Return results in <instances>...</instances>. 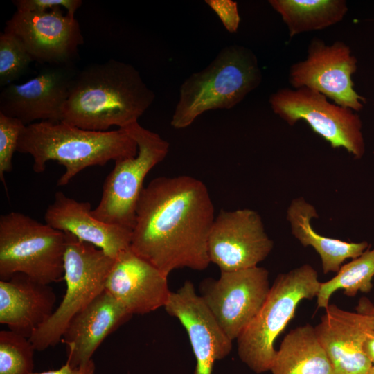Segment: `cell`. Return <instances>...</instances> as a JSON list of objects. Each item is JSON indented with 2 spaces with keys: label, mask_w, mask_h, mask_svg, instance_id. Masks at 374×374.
<instances>
[{
  "label": "cell",
  "mask_w": 374,
  "mask_h": 374,
  "mask_svg": "<svg viewBox=\"0 0 374 374\" xmlns=\"http://www.w3.org/2000/svg\"><path fill=\"white\" fill-rule=\"evenodd\" d=\"M215 208L206 185L188 175L159 177L139 197L131 249L168 276L177 269L208 267Z\"/></svg>",
  "instance_id": "obj_1"
},
{
  "label": "cell",
  "mask_w": 374,
  "mask_h": 374,
  "mask_svg": "<svg viewBox=\"0 0 374 374\" xmlns=\"http://www.w3.org/2000/svg\"><path fill=\"white\" fill-rule=\"evenodd\" d=\"M154 98L132 64L110 59L77 72L62 121L93 131L124 128L138 122Z\"/></svg>",
  "instance_id": "obj_2"
},
{
  "label": "cell",
  "mask_w": 374,
  "mask_h": 374,
  "mask_svg": "<svg viewBox=\"0 0 374 374\" xmlns=\"http://www.w3.org/2000/svg\"><path fill=\"white\" fill-rule=\"evenodd\" d=\"M17 152L32 156L37 173L44 172L49 161L64 166L65 172L57 182L63 186L88 167L136 156L138 146L123 128L93 131L62 121H41L24 127Z\"/></svg>",
  "instance_id": "obj_3"
},
{
  "label": "cell",
  "mask_w": 374,
  "mask_h": 374,
  "mask_svg": "<svg viewBox=\"0 0 374 374\" xmlns=\"http://www.w3.org/2000/svg\"><path fill=\"white\" fill-rule=\"evenodd\" d=\"M261 80V70L251 50L239 45L224 47L206 68L182 82L170 124L184 129L208 110L231 109Z\"/></svg>",
  "instance_id": "obj_4"
},
{
  "label": "cell",
  "mask_w": 374,
  "mask_h": 374,
  "mask_svg": "<svg viewBox=\"0 0 374 374\" xmlns=\"http://www.w3.org/2000/svg\"><path fill=\"white\" fill-rule=\"evenodd\" d=\"M321 283L309 264L276 276L261 310L237 339L238 356L252 371H270L276 354V339L299 303L317 296Z\"/></svg>",
  "instance_id": "obj_5"
},
{
  "label": "cell",
  "mask_w": 374,
  "mask_h": 374,
  "mask_svg": "<svg viewBox=\"0 0 374 374\" xmlns=\"http://www.w3.org/2000/svg\"><path fill=\"white\" fill-rule=\"evenodd\" d=\"M66 235L19 212L0 216V280L24 274L49 285L64 277Z\"/></svg>",
  "instance_id": "obj_6"
},
{
  "label": "cell",
  "mask_w": 374,
  "mask_h": 374,
  "mask_svg": "<svg viewBox=\"0 0 374 374\" xmlns=\"http://www.w3.org/2000/svg\"><path fill=\"white\" fill-rule=\"evenodd\" d=\"M66 235L64 277L66 292L49 319L29 338L35 349L44 350L61 341L71 319L105 290L114 258L69 233Z\"/></svg>",
  "instance_id": "obj_7"
},
{
  "label": "cell",
  "mask_w": 374,
  "mask_h": 374,
  "mask_svg": "<svg viewBox=\"0 0 374 374\" xmlns=\"http://www.w3.org/2000/svg\"><path fill=\"white\" fill-rule=\"evenodd\" d=\"M138 146L136 156L115 161L103 186L100 200L91 211L96 219L132 230L136 208L148 173L162 161L169 150V143L159 134L135 122L124 128Z\"/></svg>",
  "instance_id": "obj_8"
},
{
  "label": "cell",
  "mask_w": 374,
  "mask_h": 374,
  "mask_svg": "<svg viewBox=\"0 0 374 374\" xmlns=\"http://www.w3.org/2000/svg\"><path fill=\"white\" fill-rule=\"evenodd\" d=\"M273 112L294 125L303 120L333 148H344L355 159L366 151L360 117L353 109L328 101L322 93L306 88L281 89L269 97Z\"/></svg>",
  "instance_id": "obj_9"
},
{
  "label": "cell",
  "mask_w": 374,
  "mask_h": 374,
  "mask_svg": "<svg viewBox=\"0 0 374 374\" xmlns=\"http://www.w3.org/2000/svg\"><path fill=\"white\" fill-rule=\"evenodd\" d=\"M202 295L220 327L237 339L257 316L270 291L269 271L261 267L221 271L202 283Z\"/></svg>",
  "instance_id": "obj_10"
},
{
  "label": "cell",
  "mask_w": 374,
  "mask_h": 374,
  "mask_svg": "<svg viewBox=\"0 0 374 374\" xmlns=\"http://www.w3.org/2000/svg\"><path fill=\"white\" fill-rule=\"evenodd\" d=\"M357 62L344 42L328 45L314 38L309 45L306 59L292 65L289 81L294 89L317 91L338 105L359 112L366 99L353 88L351 76L357 71Z\"/></svg>",
  "instance_id": "obj_11"
},
{
  "label": "cell",
  "mask_w": 374,
  "mask_h": 374,
  "mask_svg": "<svg viewBox=\"0 0 374 374\" xmlns=\"http://www.w3.org/2000/svg\"><path fill=\"white\" fill-rule=\"evenodd\" d=\"M273 247L260 215L250 208L222 210L214 220L207 242L210 262L221 271L256 267Z\"/></svg>",
  "instance_id": "obj_12"
},
{
  "label": "cell",
  "mask_w": 374,
  "mask_h": 374,
  "mask_svg": "<svg viewBox=\"0 0 374 374\" xmlns=\"http://www.w3.org/2000/svg\"><path fill=\"white\" fill-rule=\"evenodd\" d=\"M5 30L15 35L33 61L48 65L73 64L78 46L84 43L75 19L61 8L44 12L16 10Z\"/></svg>",
  "instance_id": "obj_13"
},
{
  "label": "cell",
  "mask_w": 374,
  "mask_h": 374,
  "mask_svg": "<svg viewBox=\"0 0 374 374\" xmlns=\"http://www.w3.org/2000/svg\"><path fill=\"white\" fill-rule=\"evenodd\" d=\"M78 71L73 64L48 65L24 83L2 87L0 113L26 125L62 121V109Z\"/></svg>",
  "instance_id": "obj_14"
},
{
  "label": "cell",
  "mask_w": 374,
  "mask_h": 374,
  "mask_svg": "<svg viewBox=\"0 0 374 374\" xmlns=\"http://www.w3.org/2000/svg\"><path fill=\"white\" fill-rule=\"evenodd\" d=\"M186 329L196 359L194 374H211L214 363L232 350V340L224 333L192 282L186 280L172 292L164 306Z\"/></svg>",
  "instance_id": "obj_15"
},
{
  "label": "cell",
  "mask_w": 374,
  "mask_h": 374,
  "mask_svg": "<svg viewBox=\"0 0 374 374\" xmlns=\"http://www.w3.org/2000/svg\"><path fill=\"white\" fill-rule=\"evenodd\" d=\"M314 330L331 363L333 374H365L373 363L364 350L374 318L329 304Z\"/></svg>",
  "instance_id": "obj_16"
},
{
  "label": "cell",
  "mask_w": 374,
  "mask_h": 374,
  "mask_svg": "<svg viewBox=\"0 0 374 374\" xmlns=\"http://www.w3.org/2000/svg\"><path fill=\"white\" fill-rule=\"evenodd\" d=\"M168 276L130 248L114 260L105 290L132 314H145L163 307L171 294Z\"/></svg>",
  "instance_id": "obj_17"
},
{
  "label": "cell",
  "mask_w": 374,
  "mask_h": 374,
  "mask_svg": "<svg viewBox=\"0 0 374 374\" xmlns=\"http://www.w3.org/2000/svg\"><path fill=\"white\" fill-rule=\"evenodd\" d=\"M132 316L105 290L78 312L64 330L61 341L66 345V363L78 367L91 360L105 339Z\"/></svg>",
  "instance_id": "obj_18"
},
{
  "label": "cell",
  "mask_w": 374,
  "mask_h": 374,
  "mask_svg": "<svg viewBox=\"0 0 374 374\" xmlns=\"http://www.w3.org/2000/svg\"><path fill=\"white\" fill-rule=\"evenodd\" d=\"M89 202H78L62 191L46 208L45 223L89 243L116 258L130 247L132 230L102 222L91 214Z\"/></svg>",
  "instance_id": "obj_19"
},
{
  "label": "cell",
  "mask_w": 374,
  "mask_h": 374,
  "mask_svg": "<svg viewBox=\"0 0 374 374\" xmlns=\"http://www.w3.org/2000/svg\"><path fill=\"white\" fill-rule=\"evenodd\" d=\"M55 302L49 285L24 274L0 280V323L28 339L51 317Z\"/></svg>",
  "instance_id": "obj_20"
},
{
  "label": "cell",
  "mask_w": 374,
  "mask_h": 374,
  "mask_svg": "<svg viewBox=\"0 0 374 374\" xmlns=\"http://www.w3.org/2000/svg\"><path fill=\"white\" fill-rule=\"evenodd\" d=\"M318 217L316 208L302 197L294 198L287 209L292 234L303 247L316 251L324 274L337 273L346 259L357 258L369 248L366 241L348 242L319 234L311 224Z\"/></svg>",
  "instance_id": "obj_21"
},
{
  "label": "cell",
  "mask_w": 374,
  "mask_h": 374,
  "mask_svg": "<svg viewBox=\"0 0 374 374\" xmlns=\"http://www.w3.org/2000/svg\"><path fill=\"white\" fill-rule=\"evenodd\" d=\"M272 374H333L314 327L305 324L283 338L271 367Z\"/></svg>",
  "instance_id": "obj_22"
},
{
  "label": "cell",
  "mask_w": 374,
  "mask_h": 374,
  "mask_svg": "<svg viewBox=\"0 0 374 374\" xmlns=\"http://www.w3.org/2000/svg\"><path fill=\"white\" fill-rule=\"evenodd\" d=\"M291 37L304 32L323 30L341 21L348 11L344 0H270Z\"/></svg>",
  "instance_id": "obj_23"
},
{
  "label": "cell",
  "mask_w": 374,
  "mask_h": 374,
  "mask_svg": "<svg viewBox=\"0 0 374 374\" xmlns=\"http://www.w3.org/2000/svg\"><path fill=\"white\" fill-rule=\"evenodd\" d=\"M374 277V248H368L362 255L342 265L336 276L329 280L321 282L317 296L319 308H326L331 296L339 290L348 296L357 292H369Z\"/></svg>",
  "instance_id": "obj_24"
},
{
  "label": "cell",
  "mask_w": 374,
  "mask_h": 374,
  "mask_svg": "<svg viewBox=\"0 0 374 374\" xmlns=\"http://www.w3.org/2000/svg\"><path fill=\"white\" fill-rule=\"evenodd\" d=\"M35 350L30 339L10 330L0 331V374H30Z\"/></svg>",
  "instance_id": "obj_25"
},
{
  "label": "cell",
  "mask_w": 374,
  "mask_h": 374,
  "mask_svg": "<svg viewBox=\"0 0 374 374\" xmlns=\"http://www.w3.org/2000/svg\"><path fill=\"white\" fill-rule=\"evenodd\" d=\"M34 62L31 55L13 33L3 30L0 34V86L14 83Z\"/></svg>",
  "instance_id": "obj_26"
},
{
  "label": "cell",
  "mask_w": 374,
  "mask_h": 374,
  "mask_svg": "<svg viewBox=\"0 0 374 374\" xmlns=\"http://www.w3.org/2000/svg\"><path fill=\"white\" fill-rule=\"evenodd\" d=\"M25 126L20 120L0 113V179L4 185V174L12 169V157Z\"/></svg>",
  "instance_id": "obj_27"
},
{
  "label": "cell",
  "mask_w": 374,
  "mask_h": 374,
  "mask_svg": "<svg viewBox=\"0 0 374 374\" xmlns=\"http://www.w3.org/2000/svg\"><path fill=\"white\" fill-rule=\"evenodd\" d=\"M13 4L17 10L28 12H44L57 8L66 10V13L75 17L76 10L81 6V0H15Z\"/></svg>",
  "instance_id": "obj_28"
},
{
  "label": "cell",
  "mask_w": 374,
  "mask_h": 374,
  "mask_svg": "<svg viewBox=\"0 0 374 374\" xmlns=\"http://www.w3.org/2000/svg\"><path fill=\"white\" fill-rule=\"evenodd\" d=\"M205 2L217 14L227 31L237 32L240 21L237 2L231 0H206Z\"/></svg>",
  "instance_id": "obj_29"
},
{
  "label": "cell",
  "mask_w": 374,
  "mask_h": 374,
  "mask_svg": "<svg viewBox=\"0 0 374 374\" xmlns=\"http://www.w3.org/2000/svg\"><path fill=\"white\" fill-rule=\"evenodd\" d=\"M30 374H96V365L93 359L78 367H72L65 363L57 369L33 372Z\"/></svg>",
  "instance_id": "obj_30"
},
{
  "label": "cell",
  "mask_w": 374,
  "mask_h": 374,
  "mask_svg": "<svg viewBox=\"0 0 374 374\" xmlns=\"http://www.w3.org/2000/svg\"><path fill=\"white\" fill-rule=\"evenodd\" d=\"M356 311L374 318V304L366 297H362L359 300Z\"/></svg>",
  "instance_id": "obj_31"
},
{
  "label": "cell",
  "mask_w": 374,
  "mask_h": 374,
  "mask_svg": "<svg viewBox=\"0 0 374 374\" xmlns=\"http://www.w3.org/2000/svg\"><path fill=\"white\" fill-rule=\"evenodd\" d=\"M364 350L372 363H374V330L368 333L364 344Z\"/></svg>",
  "instance_id": "obj_32"
},
{
  "label": "cell",
  "mask_w": 374,
  "mask_h": 374,
  "mask_svg": "<svg viewBox=\"0 0 374 374\" xmlns=\"http://www.w3.org/2000/svg\"><path fill=\"white\" fill-rule=\"evenodd\" d=\"M365 374H374V363H373L371 368L367 371Z\"/></svg>",
  "instance_id": "obj_33"
}]
</instances>
